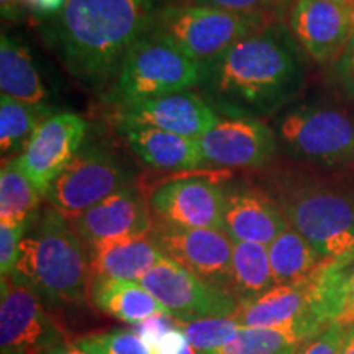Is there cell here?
I'll return each mask as SVG.
<instances>
[{
  "instance_id": "1",
  "label": "cell",
  "mask_w": 354,
  "mask_h": 354,
  "mask_svg": "<svg viewBox=\"0 0 354 354\" xmlns=\"http://www.w3.org/2000/svg\"><path fill=\"white\" fill-rule=\"evenodd\" d=\"M305 82L294 35L271 20L203 69L201 86L216 113L268 117L294 100Z\"/></svg>"
},
{
  "instance_id": "2",
  "label": "cell",
  "mask_w": 354,
  "mask_h": 354,
  "mask_svg": "<svg viewBox=\"0 0 354 354\" xmlns=\"http://www.w3.org/2000/svg\"><path fill=\"white\" fill-rule=\"evenodd\" d=\"M165 0H66L55 19L59 56L91 87L112 84L127 53L151 32Z\"/></svg>"
},
{
  "instance_id": "3",
  "label": "cell",
  "mask_w": 354,
  "mask_h": 354,
  "mask_svg": "<svg viewBox=\"0 0 354 354\" xmlns=\"http://www.w3.org/2000/svg\"><path fill=\"white\" fill-rule=\"evenodd\" d=\"M12 277L43 299L82 305L94 279L91 251L71 220L50 205L32 218Z\"/></svg>"
},
{
  "instance_id": "4",
  "label": "cell",
  "mask_w": 354,
  "mask_h": 354,
  "mask_svg": "<svg viewBox=\"0 0 354 354\" xmlns=\"http://www.w3.org/2000/svg\"><path fill=\"white\" fill-rule=\"evenodd\" d=\"M272 197L323 261L354 258V187L310 176H281Z\"/></svg>"
},
{
  "instance_id": "5",
  "label": "cell",
  "mask_w": 354,
  "mask_h": 354,
  "mask_svg": "<svg viewBox=\"0 0 354 354\" xmlns=\"http://www.w3.org/2000/svg\"><path fill=\"white\" fill-rule=\"evenodd\" d=\"M271 20V12H228L171 2L158 12L149 33L169 41L205 69L233 44Z\"/></svg>"
},
{
  "instance_id": "6",
  "label": "cell",
  "mask_w": 354,
  "mask_h": 354,
  "mask_svg": "<svg viewBox=\"0 0 354 354\" xmlns=\"http://www.w3.org/2000/svg\"><path fill=\"white\" fill-rule=\"evenodd\" d=\"M202 77L203 66L166 39L148 33L122 61L110 84L109 102L118 107L179 94L201 86Z\"/></svg>"
},
{
  "instance_id": "7",
  "label": "cell",
  "mask_w": 354,
  "mask_h": 354,
  "mask_svg": "<svg viewBox=\"0 0 354 354\" xmlns=\"http://www.w3.org/2000/svg\"><path fill=\"white\" fill-rule=\"evenodd\" d=\"M276 133L295 159L318 166H354V118L339 109L302 105L276 122Z\"/></svg>"
},
{
  "instance_id": "8",
  "label": "cell",
  "mask_w": 354,
  "mask_h": 354,
  "mask_svg": "<svg viewBox=\"0 0 354 354\" xmlns=\"http://www.w3.org/2000/svg\"><path fill=\"white\" fill-rule=\"evenodd\" d=\"M130 183V172L112 149L84 141L44 197L53 209L73 220Z\"/></svg>"
},
{
  "instance_id": "9",
  "label": "cell",
  "mask_w": 354,
  "mask_h": 354,
  "mask_svg": "<svg viewBox=\"0 0 354 354\" xmlns=\"http://www.w3.org/2000/svg\"><path fill=\"white\" fill-rule=\"evenodd\" d=\"M140 282L179 323L233 317L240 310L232 290L203 281L169 258L145 274Z\"/></svg>"
},
{
  "instance_id": "10",
  "label": "cell",
  "mask_w": 354,
  "mask_h": 354,
  "mask_svg": "<svg viewBox=\"0 0 354 354\" xmlns=\"http://www.w3.org/2000/svg\"><path fill=\"white\" fill-rule=\"evenodd\" d=\"M0 292L2 354H51L68 343L33 289L8 276L2 277Z\"/></svg>"
},
{
  "instance_id": "11",
  "label": "cell",
  "mask_w": 354,
  "mask_h": 354,
  "mask_svg": "<svg viewBox=\"0 0 354 354\" xmlns=\"http://www.w3.org/2000/svg\"><path fill=\"white\" fill-rule=\"evenodd\" d=\"M149 238L166 258L203 281L230 290L233 240L225 230L183 228L158 221Z\"/></svg>"
},
{
  "instance_id": "12",
  "label": "cell",
  "mask_w": 354,
  "mask_h": 354,
  "mask_svg": "<svg viewBox=\"0 0 354 354\" xmlns=\"http://www.w3.org/2000/svg\"><path fill=\"white\" fill-rule=\"evenodd\" d=\"M205 165L228 169H258L277 154V136L268 123L253 117H221L198 140Z\"/></svg>"
},
{
  "instance_id": "13",
  "label": "cell",
  "mask_w": 354,
  "mask_h": 354,
  "mask_svg": "<svg viewBox=\"0 0 354 354\" xmlns=\"http://www.w3.org/2000/svg\"><path fill=\"white\" fill-rule=\"evenodd\" d=\"M227 190L205 177H185L158 185L149 205L158 221L183 228L223 230Z\"/></svg>"
},
{
  "instance_id": "14",
  "label": "cell",
  "mask_w": 354,
  "mask_h": 354,
  "mask_svg": "<svg viewBox=\"0 0 354 354\" xmlns=\"http://www.w3.org/2000/svg\"><path fill=\"white\" fill-rule=\"evenodd\" d=\"M87 130V122L77 113H53L37 128L24 151L15 156L43 197L55 177L81 149Z\"/></svg>"
},
{
  "instance_id": "15",
  "label": "cell",
  "mask_w": 354,
  "mask_h": 354,
  "mask_svg": "<svg viewBox=\"0 0 354 354\" xmlns=\"http://www.w3.org/2000/svg\"><path fill=\"white\" fill-rule=\"evenodd\" d=\"M289 30L318 63L336 59L354 35V0H295Z\"/></svg>"
},
{
  "instance_id": "16",
  "label": "cell",
  "mask_w": 354,
  "mask_h": 354,
  "mask_svg": "<svg viewBox=\"0 0 354 354\" xmlns=\"http://www.w3.org/2000/svg\"><path fill=\"white\" fill-rule=\"evenodd\" d=\"M153 216L149 198L130 183L71 220V225L91 248L109 241L149 236L154 228Z\"/></svg>"
},
{
  "instance_id": "17",
  "label": "cell",
  "mask_w": 354,
  "mask_h": 354,
  "mask_svg": "<svg viewBox=\"0 0 354 354\" xmlns=\"http://www.w3.org/2000/svg\"><path fill=\"white\" fill-rule=\"evenodd\" d=\"M115 118L117 123H136L201 140L221 117L203 97L185 91L153 100L118 105Z\"/></svg>"
},
{
  "instance_id": "18",
  "label": "cell",
  "mask_w": 354,
  "mask_h": 354,
  "mask_svg": "<svg viewBox=\"0 0 354 354\" xmlns=\"http://www.w3.org/2000/svg\"><path fill=\"white\" fill-rule=\"evenodd\" d=\"M287 227L289 221L271 194L246 185L227 189L223 230L233 241L269 246Z\"/></svg>"
},
{
  "instance_id": "19",
  "label": "cell",
  "mask_w": 354,
  "mask_h": 354,
  "mask_svg": "<svg viewBox=\"0 0 354 354\" xmlns=\"http://www.w3.org/2000/svg\"><path fill=\"white\" fill-rule=\"evenodd\" d=\"M117 128L128 148L154 169L190 171L207 166L198 140L136 123H117Z\"/></svg>"
},
{
  "instance_id": "20",
  "label": "cell",
  "mask_w": 354,
  "mask_h": 354,
  "mask_svg": "<svg viewBox=\"0 0 354 354\" xmlns=\"http://www.w3.org/2000/svg\"><path fill=\"white\" fill-rule=\"evenodd\" d=\"M94 277L141 281L145 274L166 259L149 236L128 238L88 248Z\"/></svg>"
},
{
  "instance_id": "21",
  "label": "cell",
  "mask_w": 354,
  "mask_h": 354,
  "mask_svg": "<svg viewBox=\"0 0 354 354\" xmlns=\"http://www.w3.org/2000/svg\"><path fill=\"white\" fill-rule=\"evenodd\" d=\"M91 300L102 312L133 326L154 315H167L166 308L138 281L94 277L91 286Z\"/></svg>"
},
{
  "instance_id": "22",
  "label": "cell",
  "mask_w": 354,
  "mask_h": 354,
  "mask_svg": "<svg viewBox=\"0 0 354 354\" xmlns=\"http://www.w3.org/2000/svg\"><path fill=\"white\" fill-rule=\"evenodd\" d=\"M0 87L2 94L30 104H44L48 99L28 48L7 33L0 38Z\"/></svg>"
},
{
  "instance_id": "23",
  "label": "cell",
  "mask_w": 354,
  "mask_h": 354,
  "mask_svg": "<svg viewBox=\"0 0 354 354\" xmlns=\"http://www.w3.org/2000/svg\"><path fill=\"white\" fill-rule=\"evenodd\" d=\"M274 286L276 282L269 263L268 246L259 243L233 241L230 290L233 292L240 305L261 297Z\"/></svg>"
},
{
  "instance_id": "24",
  "label": "cell",
  "mask_w": 354,
  "mask_h": 354,
  "mask_svg": "<svg viewBox=\"0 0 354 354\" xmlns=\"http://www.w3.org/2000/svg\"><path fill=\"white\" fill-rule=\"evenodd\" d=\"M315 333L300 323L272 328H243L230 343L212 354H295Z\"/></svg>"
},
{
  "instance_id": "25",
  "label": "cell",
  "mask_w": 354,
  "mask_h": 354,
  "mask_svg": "<svg viewBox=\"0 0 354 354\" xmlns=\"http://www.w3.org/2000/svg\"><path fill=\"white\" fill-rule=\"evenodd\" d=\"M268 253L276 286L302 281L323 263L313 246L290 225L268 246Z\"/></svg>"
},
{
  "instance_id": "26",
  "label": "cell",
  "mask_w": 354,
  "mask_h": 354,
  "mask_svg": "<svg viewBox=\"0 0 354 354\" xmlns=\"http://www.w3.org/2000/svg\"><path fill=\"white\" fill-rule=\"evenodd\" d=\"M46 104H30L13 97L0 95V148L2 156L24 151L37 128L51 117Z\"/></svg>"
},
{
  "instance_id": "27",
  "label": "cell",
  "mask_w": 354,
  "mask_h": 354,
  "mask_svg": "<svg viewBox=\"0 0 354 354\" xmlns=\"http://www.w3.org/2000/svg\"><path fill=\"white\" fill-rule=\"evenodd\" d=\"M39 192L21 171L17 158H8L0 169V223H24L38 212Z\"/></svg>"
},
{
  "instance_id": "28",
  "label": "cell",
  "mask_w": 354,
  "mask_h": 354,
  "mask_svg": "<svg viewBox=\"0 0 354 354\" xmlns=\"http://www.w3.org/2000/svg\"><path fill=\"white\" fill-rule=\"evenodd\" d=\"M180 328L192 348L201 354H212L233 339L243 326L234 317L202 318V320L180 323Z\"/></svg>"
},
{
  "instance_id": "29",
  "label": "cell",
  "mask_w": 354,
  "mask_h": 354,
  "mask_svg": "<svg viewBox=\"0 0 354 354\" xmlns=\"http://www.w3.org/2000/svg\"><path fill=\"white\" fill-rule=\"evenodd\" d=\"M74 343L91 354H154L149 344L133 328L86 335Z\"/></svg>"
},
{
  "instance_id": "30",
  "label": "cell",
  "mask_w": 354,
  "mask_h": 354,
  "mask_svg": "<svg viewBox=\"0 0 354 354\" xmlns=\"http://www.w3.org/2000/svg\"><path fill=\"white\" fill-rule=\"evenodd\" d=\"M133 330L149 344L154 354H174L187 343L180 323L166 313L148 318L133 326Z\"/></svg>"
},
{
  "instance_id": "31",
  "label": "cell",
  "mask_w": 354,
  "mask_h": 354,
  "mask_svg": "<svg viewBox=\"0 0 354 354\" xmlns=\"http://www.w3.org/2000/svg\"><path fill=\"white\" fill-rule=\"evenodd\" d=\"M32 218L24 223H0V274L2 277L13 274L17 259H19L20 245L32 223Z\"/></svg>"
},
{
  "instance_id": "32",
  "label": "cell",
  "mask_w": 354,
  "mask_h": 354,
  "mask_svg": "<svg viewBox=\"0 0 354 354\" xmlns=\"http://www.w3.org/2000/svg\"><path fill=\"white\" fill-rule=\"evenodd\" d=\"M331 79L346 99L354 100V35L333 61Z\"/></svg>"
},
{
  "instance_id": "33",
  "label": "cell",
  "mask_w": 354,
  "mask_h": 354,
  "mask_svg": "<svg viewBox=\"0 0 354 354\" xmlns=\"http://www.w3.org/2000/svg\"><path fill=\"white\" fill-rule=\"evenodd\" d=\"M344 331H346V325L336 322L315 338L304 343L295 354H342Z\"/></svg>"
},
{
  "instance_id": "34",
  "label": "cell",
  "mask_w": 354,
  "mask_h": 354,
  "mask_svg": "<svg viewBox=\"0 0 354 354\" xmlns=\"http://www.w3.org/2000/svg\"><path fill=\"white\" fill-rule=\"evenodd\" d=\"M190 6L220 8L228 12H272L279 6L276 0H174Z\"/></svg>"
},
{
  "instance_id": "35",
  "label": "cell",
  "mask_w": 354,
  "mask_h": 354,
  "mask_svg": "<svg viewBox=\"0 0 354 354\" xmlns=\"http://www.w3.org/2000/svg\"><path fill=\"white\" fill-rule=\"evenodd\" d=\"M66 0H21L24 8H28L38 15H51V13H59L63 10Z\"/></svg>"
},
{
  "instance_id": "36",
  "label": "cell",
  "mask_w": 354,
  "mask_h": 354,
  "mask_svg": "<svg viewBox=\"0 0 354 354\" xmlns=\"http://www.w3.org/2000/svg\"><path fill=\"white\" fill-rule=\"evenodd\" d=\"M339 323H344V325L354 323V272L351 276V281H349L346 304H344V310L342 313V318H339Z\"/></svg>"
},
{
  "instance_id": "37",
  "label": "cell",
  "mask_w": 354,
  "mask_h": 354,
  "mask_svg": "<svg viewBox=\"0 0 354 354\" xmlns=\"http://www.w3.org/2000/svg\"><path fill=\"white\" fill-rule=\"evenodd\" d=\"M0 8H2L3 19H19L21 12L25 10L21 0H0Z\"/></svg>"
},
{
  "instance_id": "38",
  "label": "cell",
  "mask_w": 354,
  "mask_h": 354,
  "mask_svg": "<svg viewBox=\"0 0 354 354\" xmlns=\"http://www.w3.org/2000/svg\"><path fill=\"white\" fill-rule=\"evenodd\" d=\"M342 354H354V323H351V325H346Z\"/></svg>"
},
{
  "instance_id": "39",
  "label": "cell",
  "mask_w": 354,
  "mask_h": 354,
  "mask_svg": "<svg viewBox=\"0 0 354 354\" xmlns=\"http://www.w3.org/2000/svg\"><path fill=\"white\" fill-rule=\"evenodd\" d=\"M51 354H91V353L84 351V349L79 348L74 342H68L61 344V346H57Z\"/></svg>"
},
{
  "instance_id": "40",
  "label": "cell",
  "mask_w": 354,
  "mask_h": 354,
  "mask_svg": "<svg viewBox=\"0 0 354 354\" xmlns=\"http://www.w3.org/2000/svg\"><path fill=\"white\" fill-rule=\"evenodd\" d=\"M174 354H201V353H197V351H196V348H192V346H190L189 342H187V343L184 344L183 348L179 349V351L174 353Z\"/></svg>"
},
{
  "instance_id": "41",
  "label": "cell",
  "mask_w": 354,
  "mask_h": 354,
  "mask_svg": "<svg viewBox=\"0 0 354 354\" xmlns=\"http://www.w3.org/2000/svg\"><path fill=\"white\" fill-rule=\"evenodd\" d=\"M277 3H284V2H287V0H276Z\"/></svg>"
}]
</instances>
